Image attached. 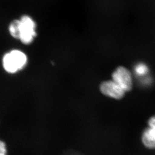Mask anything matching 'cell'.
Masks as SVG:
<instances>
[{
    "label": "cell",
    "mask_w": 155,
    "mask_h": 155,
    "mask_svg": "<svg viewBox=\"0 0 155 155\" xmlns=\"http://www.w3.org/2000/svg\"><path fill=\"white\" fill-rule=\"evenodd\" d=\"M0 155H7V150L5 144L0 140Z\"/></svg>",
    "instance_id": "8"
},
{
    "label": "cell",
    "mask_w": 155,
    "mask_h": 155,
    "mask_svg": "<svg viewBox=\"0 0 155 155\" xmlns=\"http://www.w3.org/2000/svg\"><path fill=\"white\" fill-rule=\"evenodd\" d=\"M36 24L32 18L28 16H22L18 20V39L28 45L32 42L36 35Z\"/></svg>",
    "instance_id": "2"
},
{
    "label": "cell",
    "mask_w": 155,
    "mask_h": 155,
    "mask_svg": "<svg viewBox=\"0 0 155 155\" xmlns=\"http://www.w3.org/2000/svg\"><path fill=\"white\" fill-rule=\"evenodd\" d=\"M27 63L26 55L19 50H13L3 58V67L6 72L14 74L22 70Z\"/></svg>",
    "instance_id": "1"
},
{
    "label": "cell",
    "mask_w": 155,
    "mask_h": 155,
    "mask_svg": "<svg viewBox=\"0 0 155 155\" xmlns=\"http://www.w3.org/2000/svg\"><path fill=\"white\" fill-rule=\"evenodd\" d=\"M9 29V32L13 38L18 39V20H15L12 22Z\"/></svg>",
    "instance_id": "6"
},
{
    "label": "cell",
    "mask_w": 155,
    "mask_h": 155,
    "mask_svg": "<svg viewBox=\"0 0 155 155\" xmlns=\"http://www.w3.org/2000/svg\"><path fill=\"white\" fill-rule=\"evenodd\" d=\"M112 80L117 83L126 93L133 87V79L131 73L124 67L117 68L112 74Z\"/></svg>",
    "instance_id": "3"
},
{
    "label": "cell",
    "mask_w": 155,
    "mask_h": 155,
    "mask_svg": "<svg viewBox=\"0 0 155 155\" xmlns=\"http://www.w3.org/2000/svg\"><path fill=\"white\" fill-rule=\"evenodd\" d=\"M148 127L144 129L141 136V141L148 149H155V115L148 121Z\"/></svg>",
    "instance_id": "5"
},
{
    "label": "cell",
    "mask_w": 155,
    "mask_h": 155,
    "mask_svg": "<svg viewBox=\"0 0 155 155\" xmlns=\"http://www.w3.org/2000/svg\"><path fill=\"white\" fill-rule=\"evenodd\" d=\"M101 93L108 98L116 100H122L126 92L113 80L106 81L101 83Z\"/></svg>",
    "instance_id": "4"
},
{
    "label": "cell",
    "mask_w": 155,
    "mask_h": 155,
    "mask_svg": "<svg viewBox=\"0 0 155 155\" xmlns=\"http://www.w3.org/2000/svg\"><path fill=\"white\" fill-rule=\"evenodd\" d=\"M135 71L137 75L142 76V75H146L147 74V72H148V68L144 64L140 63L136 67Z\"/></svg>",
    "instance_id": "7"
}]
</instances>
